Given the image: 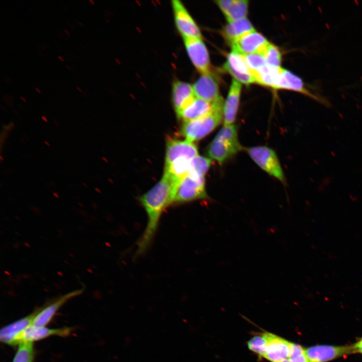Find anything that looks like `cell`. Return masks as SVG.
Returning a JSON list of instances; mask_svg holds the SVG:
<instances>
[{
	"label": "cell",
	"instance_id": "1",
	"mask_svg": "<svg viewBox=\"0 0 362 362\" xmlns=\"http://www.w3.org/2000/svg\"><path fill=\"white\" fill-rule=\"evenodd\" d=\"M177 183L166 175L139 199L147 217L145 229L137 242L135 256L142 255L151 246L165 209L173 204Z\"/></svg>",
	"mask_w": 362,
	"mask_h": 362
},
{
	"label": "cell",
	"instance_id": "2",
	"mask_svg": "<svg viewBox=\"0 0 362 362\" xmlns=\"http://www.w3.org/2000/svg\"><path fill=\"white\" fill-rule=\"evenodd\" d=\"M242 149L235 125H224L210 143L208 156L220 163L224 162Z\"/></svg>",
	"mask_w": 362,
	"mask_h": 362
},
{
	"label": "cell",
	"instance_id": "3",
	"mask_svg": "<svg viewBox=\"0 0 362 362\" xmlns=\"http://www.w3.org/2000/svg\"><path fill=\"white\" fill-rule=\"evenodd\" d=\"M223 107L224 105L217 107L211 113L203 117L183 122L180 134L192 142L203 138L223 121Z\"/></svg>",
	"mask_w": 362,
	"mask_h": 362
},
{
	"label": "cell",
	"instance_id": "4",
	"mask_svg": "<svg viewBox=\"0 0 362 362\" xmlns=\"http://www.w3.org/2000/svg\"><path fill=\"white\" fill-rule=\"evenodd\" d=\"M208 198L204 176L191 172L177 184L173 203L183 204Z\"/></svg>",
	"mask_w": 362,
	"mask_h": 362
},
{
	"label": "cell",
	"instance_id": "5",
	"mask_svg": "<svg viewBox=\"0 0 362 362\" xmlns=\"http://www.w3.org/2000/svg\"><path fill=\"white\" fill-rule=\"evenodd\" d=\"M247 152L252 159L266 173L283 182L284 172L278 157L272 149L263 146L247 148Z\"/></svg>",
	"mask_w": 362,
	"mask_h": 362
},
{
	"label": "cell",
	"instance_id": "6",
	"mask_svg": "<svg viewBox=\"0 0 362 362\" xmlns=\"http://www.w3.org/2000/svg\"><path fill=\"white\" fill-rule=\"evenodd\" d=\"M171 6L175 25L183 39H202L199 27L183 4L178 0H173Z\"/></svg>",
	"mask_w": 362,
	"mask_h": 362
},
{
	"label": "cell",
	"instance_id": "7",
	"mask_svg": "<svg viewBox=\"0 0 362 362\" xmlns=\"http://www.w3.org/2000/svg\"><path fill=\"white\" fill-rule=\"evenodd\" d=\"M309 362H327L335 358L357 352L353 344L350 345H315L305 348Z\"/></svg>",
	"mask_w": 362,
	"mask_h": 362
},
{
	"label": "cell",
	"instance_id": "8",
	"mask_svg": "<svg viewBox=\"0 0 362 362\" xmlns=\"http://www.w3.org/2000/svg\"><path fill=\"white\" fill-rule=\"evenodd\" d=\"M184 45L190 59L201 74L212 73L208 50L202 39H184Z\"/></svg>",
	"mask_w": 362,
	"mask_h": 362
},
{
	"label": "cell",
	"instance_id": "9",
	"mask_svg": "<svg viewBox=\"0 0 362 362\" xmlns=\"http://www.w3.org/2000/svg\"><path fill=\"white\" fill-rule=\"evenodd\" d=\"M269 42L255 30L246 33L230 45L232 51L243 55L258 53L262 55Z\"/></svg>",
	"mask_w": 362,
	"mask_h": 362
},
{
	"label": "cell",
	"instance_id": "10",
	"mask_svg": "<svg viewBox=\"0 0 362 362\" xmlns=\"http://www.w3.org/2000/svg\"><path fill=\"white\" fill-rule=\"evenodd\" d=\"M266 339L264 358L278 362L289 357L292 342L275 334L263 331Z\"/></svg>",
	"mask_w": 362,
	"mask_h": 362
},
{
	"label": "cell",
	"instance_id": "11",
	"mask_svg": "<svg viewBox=\"0 0 362 362\" xmlns=\"http://www.w3.org/2000/svg\"><path fill=\"white\" fill-rule=\"evenodd\" d=\"M224 69L239 82L245 84L256 83L244 55L241 54L234 51L229 54Z\"/></svg>",
	"mask_w": 362,
	"mask_h": 362
},
{
	"label": "cell",
	"instance_id": "12",
	"mask_svg": "<svg viewBox=\"0 0 362 362\" xmlns=\"http://www.w3.org/2000/svg\"><path fill=\"white\" fill-rule=\"evenodd\" d=\"M84 289L75 290L55 299L47 305L37 310V313L31 325L35 327H44L51 321L56 312L67 301L80 295Z\"/></svg>",
	"mask_w": 362,
	"mask_h": 362
},
{
	"label": "cell",
	"instance_id": "13",
	"mask_svg": "<svg viewBox=\"0 0 362 362\" xmlns=\"http://www.w3.org/2000/svg\"><path fill=\"white\" fill-rule=\"evenodd\" d=\"M276 89H286L294 90L307 96L326 106L329 104L328 101L324 98L313 93L307 88L301 78L292 72L282 68L280 69V75Z\"/></svg>",
	"mask_w": 362,
	"mask_h": 362
},
{
	"label": "cell",
	"instance_id": "14",
	"mask_svg": "<svg viewBox=\"0 0 362 362\" xmlns=\"http://www.w3.org/2000/svg\"><path fill=\"white\" fill-rule=\"evenodd\" d=\"M37 310L2 328L0 331L1 341L10 345L21 343L23 334L32 325Z\"/></svg>",
	"mask_w": 362,
	"mask_h": 362
},
{
	"label": "cell",
	"instance_id": "15",
	"mask_svg": "<svg viewBox=\"0 0 362 362\" xmlns=\"http://www.w3.org/2000/svg\"><path fill=\"white\" fill-rule=\"evenodd\" d=\"M198 155L197 146L186 139H168L166 142L164 166H168L177 158L191 159Z\"/></svg>",
	"mask_w": 362,
	"mask_h": 362
},
{
	"label": "cell",
	"instance_id": "16",
	"mask_svg": "<svg viewBox=\"0 0 362 362\" xmlns=\"http://www.w3.org/2000/svg\"><path fill=\"white\" fill-rule=\"evenodd\" d=\"M196 97L211 103L223 100L212 73L201 74L193 85Z\"/></svg>",
	"mask_w": 362,
	"mask_h": 362
},
{
	"label": "cell",
	"instance_id": "17",
	"mask_svg": "<svg viewBox=\"0 0 362 362\" xmlns=\"http://www.w3.org/2000/svg\"><path fill=\"white\" fill-rule=\"evenodd\" d=\"M223 105V101L211 103L195 97L177 116L183 122L197 119L213 112L217 107Z\"/></svg>",
	"mask_w": 362,
	"mask_h": 362
},
{
	"label": "cell",
	"instance_id": "18",
	"mask_svg": "<svg viewBox=\"0 0 362 362\" xmlns=\"http://www.w3.org/2000/svg\"><path fill=\"white\" fill-rule=\"evenodd\" d=\"M196 97L193 85L181 80L173 82L172 101L177 116Z\"/></svg>",
	"mask_w": 362,
	"mask_h": 362
},
{
	"label": "cell",
	"instance_id": "19",
	"mask_svg": "<svg viewBox=\"0 0 362 362\" xmlns=\"http://www.w3.org/2000/svg\"><path fill=\"white\" fill-rule=\"evenodd\" d=\"M241 91L240 82L233 79L223 107L224 125H232L235 120Z\"/></svg>",
	"mask_w": 362,
	"mask_h": 362
},
{
	"label": "cell",
	"instance_id": "20",
	"mask_svg": "<svg viewBox=\"0 0 362 362\" xmlns=\"http://www.w3.org/2000/svg\"><path fill=\"white\" fill-rule=\"evenodd\" d=\"M215 2L224 14L228 23L245 18L247 14V1L220 0Z\"/></svg>",
	"mask_w": 362,
	"mask_h": 362
},
{
	"label": "cell",
	"instance_id": "21",
	"mask_svg": "<svg viewBox=\"0 0 362 362\" xmlns=\"http://www.w3.org/2000/svg\"><path fill=\"white\" fill-rule=\"evenodd\" d=\"M71 329L64 327L57 329H51L44 327H35L30 326L22 335L21 343L23 342H33L52 335L66 336L68 335Z\"/></svg>",
	"mask_w": 362,
	"mask_h": 362
},
{
	"label": "cell",
	"instance_id": "22",
	"mask_svg": "<svg viewBox=\"0 0 362 362\" xmlns=\"http://www.w3.org/2000/svg\"><path fill=\"white\" fill-rule=\"evenodd\" d=\"M254 30L250 22L246 18L229 22L224 29L223 34L231 44L244 34Z\"/></svg>",
	"mask_w": 362,
	"mask_h": 362
},
{
	"label": "cell",
	"instance_id": "23",
	"mask_svg": "<svg viewBox=\"0 0 362 362\" xmlns=\"http://www.w3.org/2000/svg\"><path fill=\"white\" fill-rule=\"evenodd\" d=\"M191 172V159L180 157L174 160L168 166H164L163 174L178 183Z\"/></svg>",
	"mask_w": 362,
	"mask_h": 362
},
{
	"label": "cell",
	"instance_id": "24",
	"mask_svg": "<svg viewBox=\"0 0 362 362\" xmlns=\"http://www.w3.org/2000/svg\"><path fill=\"white\" fill-rule=\"evenodd\" d=\"M281 68V67H274L267 64L258 70L251 72L256 83L276 88Z\"/></svg>",
	"mask_w": 362,
	"mask_h": 362
},
{
	"label": "cell",
	"instance_id": "25",
	"mask_svg": "<svg viewBox=\"0 0 362 362\" xmlns=\"http://www.w3.org/2000/svg\"><path fill=\"white\" fill-rule=\"evenodd\" d=\"M247 345L248 349L256 354L259 358H264L266 339L263 331L254 335L247 341Z\"/></svg>",
	"mask_w": 362,
	"mask_h": 362
},
{
	"label": "cell",
	"instance_id": "26",
	"mask_svg": "<svg viewBox=\"0 0 362 362\" xmlns=\"http://www.w3.org/2000/svg\"><path fill=\"white\" fill-rule=\"evenodd\" d=\"M34 349L32 342H23L19 344L13 362H33Z\"/></svg>",
	"mask_w": 362,
	"mask_h": 362
},
{
	"label": "cell",
	"instance_id": "27",
	"mask_svg": "<svg viewBox=\"0 0 362 362\" xmlns=\"http://www.w3.org/2000/svg\"><path fill=\"white\" fill-rule=\"evenodd\" d=\"M211 160L199 154L191 159V172L205 176L211 164Z\"/></svg>",
	"mask_w": 362,
	"mask_h": 362
},
{
	"label": "cell",
	"instance_id": "28",
	"mask_svg": "<svg viewBox=\"0 0 362 362\" xmlns=\"http://www.w3.org/2000/svg\"><path fill=\"white\" fill-rule=\"evenodd\" d=\"M262 55L267 64L274 67H280L281 54L279 49L274 45L269 43L262 53Z\"/></svg>",
	"mask_w": 362,
	"mask_h": 362
},
{
	"label": "cell",
	"instance_id": "29",
	"mask_svg": "<svg viewBox=\"0 0 362 362\" xmlns=\"http://www.w3.org/2000/svg\"><path fill=\"white\" fill-rule=\"evenodd\" d=\"M244 57L251 71L258 70L267 65L262 54L253 53L245 55Z\"/></svg>",
	"mask_w": 362,
	"mask_h": 362
},
{
	"label": "cell",
	"instance_id": "30",
	"mask_svg": "<svg viewBox=\"0 0 362 362\" xmlns=\"http://www.w3.org/2000/svg\"><path fill=\"white\" fill-rule=\"evenodd\" d=\"M288 358L290 362H309L306 354L305 348L293 342L292 344L291 353Z\"/></svg>",
	"mask_w": 362,
	"mask_h": 362
},
{
	"label": "cell",
	"instance_id": "31",
	"mask_svg": "<svg viewBox=\"0 0 362 362\" xmlns=\"http://www.w3.org/2000/svg\"><path fill=\"white\" fill-rule=\"evenodd\" d=\"M354 344L357 349V352L362 354V338L355 343Z\"/></svg>",
	"mask_w": 362,
	"mask_h": 362
},
{
	"label": "cell",
	"instance_id": "32",
	"mask_svg": "<svg viewBox=\"0 0 362 362\" xmlns=\"http://www.w3.org/2000/svg\"><path fill=\"white\" fill-rule=\"evenodd\" d=\"M278 362H290L289 359L288 358L284 359Z\"/></svg>",
	"mask_w": 362,
	"mask_h": 362
},
{
	"label": "cell",
	"instance_id": "33",
	"mask_svg": "<svg viewBox=\"0 0 362 362\" xmlns=\"http://www.w3.org/2000/svg\"><path fill=\"white\" fill-rule=\"evenodd\" d=\"M41 118H42L45 122H48V120L47 119V118H46L45 117L42 116H41Z\"/></svg>",
	"mask_w": 362,
	"mask_h": 362
},
{
	"label": "cell",
	"instance_id": "34",
	"mask_svg": "<svg viewBox=\"0 0 362 362\" xmlns=\"http://www.w3.org/2000/svg\"><path fill=\"white\" fill-rule=\"evenodd\" d=\"M57 57L61 61H64L63 59L62 58L61 56H60V55H58Z\"/></svg>",
	"mask_w": 362,
	"mask_h": 362
},
{
	"label": "cell",
	"instance_id": "35",
	"mask_svg": "<svg viewBox=\"0 0 362 362\" xmlns=\"http://www.w3.org/2000/svg\"><path fill=\"white\" fill-rule=\"evenodd\" d=\"M64 31L67 35H69V32L66 29H64Z\"/></svg>",
	"mask_w": 362,
	"mask_h": 362
},
{
	"label": "cell",
	"instance_id": "36",
	"mask_svg": "<svg viewBox=\"0 0 362 362\" xmlns=\"http://www.w3.org/2000/svg\"><path fill=\"white\" fill-rule=\"evenodd\" d=\"M76 88L79 92H81V89H80L79 87L76 86Z\"/></svg>",
	"mask_w": 362,
	"mask_h": 362
},
{
	"label": "cell",
	"instance_id": "37",
	"mask_svg": "<svg viewBox=\"0 0 362 362\" xmlns=\"http://www.w3.org/2000/svg\"><path fill=\"white\" fill-rule=\"evenodd\" d=\"M35 90H37L38 93H41L40 90L38 88L35 87Z\"/></svg>",
	"mask_w": 362,
	"mask_h": 362
},
{
	"label": "cell",
	"instance_id": "38",
	"mask_svg": "<svg viewBox=\"0 0 362 362\" xmlns=\"http://www.w3.org/2000/svg\"><path fill=\"white\" fill-rule=\"evenodd\" d=\"M20 97V99H21V100H22L24 102H26L25 99L23 97H21V96Z\"/></svg>",
	"mask_w": 362,
	"mask_h": 362
},
{
	"label": "cell",
	"instance_id": "39",
	"mask_svg": "<svg viewBox=\"0 0 362 362\" xmlns=\"http://www.w3.org/2000/svg\"><path fill=\"white\" fill-rule=\"evenodd\" d=\"M44 143H45V144H46L47 145H48V146H50V145H49V143H48V142H46V141H44Z\"/></svg>",
	"mask_w": 362,
	"mask_h": 362
},
{
	"label": "cell",
	"instance_id": "40",
	"mask_svg": "<svg viewBox=\"0 0 362 362\" xmlns=\"http://www.w3.org/2000/svg\"><path fill=\"white\" fill-rule=\"evenodd\" d=\"M82 185L85 186V187H88V186L84 183H82Z\"/></svg>",
	"mask_w": 362,
	"mask_h": 362
},
{
	"label": "cell",
	"instance_id": "41",
	"mask_svg": "<svg viewBox=\"0 0 362 362\" xmlns=\"http://www.w3.org/2000/svg\"><path fill=\"white\" fill-rule=\"evenodd\" d=\"M90 2H91L93 4H94V2L93 0H89Z\"/></svg>",
	"mask_w": 362,
	"mask_h": 362
},
{
	"label": "cell",
	"instance_id": "42",
	"mask_svg": "<svg viewBox=\"0 0 362 362\" xmlns=\"http://www.w3.org/2000/svg\"><path fill=\"white\" fill-rule=\"evenodd\" d=\"M53 195H55V196H56L57 197H58V195H57V194H56V193H53Z\"/></svg>",
	"mask_w": 362,
	"mask_h": 362
},
{
	"label": "cell",
	"instance_id": "43",
	"mask_svg": "<svg viewBox=\"0 0 362 362\" xmlns=\"http://www.w3.org/2000/svg\"><path fill=\"white\" fill-rule=\"evenodd\" d=\"M65 66H66V67H67V68H68L69 69H70V67H69V66H68L67 64H66Z\"/></svg>",
	"mask_w": 362,
	"mask_h": 362
}]
</instances>
